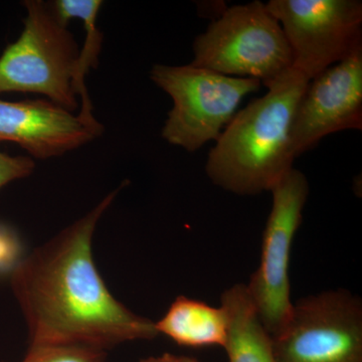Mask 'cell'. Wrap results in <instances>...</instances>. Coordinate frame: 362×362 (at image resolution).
I'll use <instances>...</instances> for the list:
<instances>
[{
  "label": "cell",
  "mask_w": 362,
  "mask_h": 362,
  "mask_svg": "<svg viewBox=\"0 0 362 362\" xmlns=\"http://www.w3.org/2000/svg\"><path fill=\"white\" fill-rule=\"evenodd\" d=\"M104 350L81 345H30L21 362H105Z\"/></svg>",
  "instance_id": "14"
},
{
  "label": "cell",
  "mask_w": 362,
  "mask_h": 362,
  "mask_svg": "<svg viewBox=\"0 0 362 362\" xmlns=\"http://www.w3.org/2000/svg\"><path fill=\"white\" fill-rule=\"evenodd\" d=\"M104 127L95 116L62 108L47 100L0 99V142L16 143L32 158H54L94 141Z\"/></svg>",
  "instance_id": "10"
},
{
  "label": "cell",
  "mask_w": 362,
  "mask_h": 362,
  "mask_svg": "<svg viewBox=\"0 0 362 362\" xmlns=\"http://www.w3.org/2000/svg\"><path fill=\"white\" fill-rule=\"evenodd\" d=\"M158 334L180 346L223 347L228 342L230 318L223 306L214 307L185 296L176 298L165 315L156 322Z\"/></svg>",
  "instance_id": "11"
},
{
  "label": "cell",
  "mask_w": 362,
  "mask_h": 362,
  "mask_svg": "<svg viewBox=\"0 0 362 362\" xmlns=\"http://www.w3.org/2000/svg\"><path fill=\"white\" fill-rule=\"evenodd\" d=\"M23 6V33L0 57V94L44 95L74 112L78 105L77 42L47 2L28 0Z\"/></svg>",
  "instance_id": "3"
},
{
  "label": "cell",
  "mask_w": 362,
  "mask_h": 362,
  "mask_svg": "<svg viewBox=\"0 0 362 362\" xmlns=\"http://www.w3.org/2000/svg\"><path fill=\"white\" fill-rule=\"evenodd\" d=\"M49 7L57 18L64 25H68L69 21L73 18L82 21L84 25L86 37L83 49L80 52L78 62L77 93L82 100V109L80 114L85 116H94L92 103L87 88L85 78L90 69H96L99 63L101 52L103 33L97 25L103 1L101 0H56L49 2Z\"/></svg>",
  "instance_id": "13"
},
{
  "label": "cell",
  "mask_w": 362,
  "mask_h": 362,
  "mask_svg": "<svg viewBox=\"0 0 362 362\" xmlns=\"http://www.w3.org/2000/svg\"><path fill=\"white\" fill-rule=\"evenodd\" d=\"M221 305L230 318V331L225 346L228 362H277L270 334L259 321L246 284L228 288Z\"/></svg>",
  "instance_id": "12"
},
{
  "label": "cell",
  "mask_w": 362,
  "mask_h": 362,
  "mask_svg": "<svg viewBox=\"0 0 362 362\" xmlns=\"http://www.w3.org/2000/svg\"><path fill=\"white\" fill-rule=\"evenodd\" d=\"M266 6L282 26L293 68L310 81L362 47L359 0H270Z\"/></svg>",
  "instance_id": "8"
},
{
  "label": "cell",
  "mask_w": 362,
  "mask_h": 362,
  "mask_svg": "<svg viewBox=\"0 0 362 362\" xmlns=\"http://www.w3.org/2000/svg\"><path fill=\"white\" fill-rule=\"evenodd\" d=\"M140 362H199L194 357L175 356V354H164L162 356L148 357Z\"/></svg>",
  "instance_id": "16"
},
{
  "label": "cell",
  "mask_w": 362,
  "mask_h": 362,
  "mask_svg": "<svg viewBox=\"0 0 362 362\" xmlns=\"http://www.w3.org/2000/svg\"><path fill=\"white\" fill-rule=\"evenodd\" d=\"M270 192L273 204L263 233L259 265L246 287L259 321L273 335L291 314L290 257L310 188L304 173L292 168Z\"/></svg>",
  "instance_id": "7"
},
{
  "label": "cell",
  "mask_w": 362,
  "mask_h": 362,
  "mask_svg": "<svg viewBox=\"0 0 362 362\" xmlns=\"http://www.w3.org/2000/svg\"><path fill=\"white\" fill-rule=\"evenodd\" d=\"M362 128V47L312 78L293 121V159L325 136Z\"/></svg>",
  "instance_id": "9"
},
{
  "label": "cell",
  "mask_w": 362,
  "mask_h": 362,
  "mask_svg": "<svg viewBox=\"0 0 362 362\" xmlns=\"http://www.w3.org/2000/svg\"><path fill=\"white\" fill-rule=\"evenodd\" d=\"M119 188L16 265L11 287L30 345L106 349L158 337L156 322L111 294L93 259V235Z\"/></svg>",
  "instance_id": "1"
},
{
  "label": "cell",
  "mask_w": 362,
  "mask_h": 362,
  "mask_svg": "<svg viewBox=\"0 0 362 362\" xmlns=\"http://www.w3.org/2000/svg\"><path fill=\"white\" fill-rule=\"evenodd\" d=\"M296 69L265 85L268 92L233 117L206 163L216 187L239 195L271 192L294 163L291 131L298 104L308 86Z\"/></svg>",
  "instance_id": "2"
},
{
  "label": "cell",
  "mask_w": 362,
  "mask_h": 362,
  "mask_svg": "<svg viewBox=\"0 0 362 362\" xmlns=\"http://www.w3.org/2000/svg\"><path fill=\"white\" fill-rule=\"evenodd\" d=\"M190 65L267 85L293 68L282 26L255 0L225 9L194 42Z\"/></svg>",
  "instance_id": "4"
},
{
  "label": "cell",
  "mask_w": 362,
  "mask_h": 362,
  "mask_svg": "<svg viewBox=\"0 0 362 362\" xmlns=\"http://www.w3.org/2000/svg\"><path fill=\"white\" fill-rule=\"evenodd\" d=\"M35 168L32 157L11 156L0 151V188L14 180L28 177Z\"/></svg>",
  "instance_id": "15"
},
{
  "label": "cell",
  "mask_w": 362,
  "mask_h": 362,
  "mask_svg": "<svg viewBox=\"0 0 362 362\" xmlns=\"http://www.w3.org/2000/svg\"><path fill=\"white\" fill-rule=\"evenodd\" d=\"M150 78L173 101L162 137L189 152L216 141L243 98L262 85L255 78L230 77L192 65H156Z\"/></svg>",
  "instance_id": "5"
},
{
  "label": "cell",
  "mask_w": 362,
  "mask_h": 362,
  "mask_svg": "<svg viewBox=\"0 0 362 362\" xmlns=\"http://www.w3.org/2000/svg\"><path fill=\"white\" fill-rule=\"evenodd\" d=\"M270 337L277 362H362L361 299L346 289L301 298Z\"/></svg>",
  "instance_id": "6"
}]
</instances>
